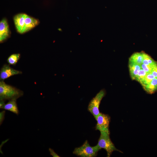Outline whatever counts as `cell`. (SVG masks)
<instances>
[{
	"mask_svg": "<svg viewBox=\"0 0 157 157\" xmlns=\"http://www.w3.org/2000/svg\"><path fill=\"white\" fill-rule=\"evenodd\" d=\"M24 92L20 89L6 84L4 81H0V101L17 100L22 97Z\"/></svg>",
	"mask_w": 157,
	"mask_h": 157,
	"instance_id": "6da1fadb",
	"label": "cell"
},
{
	"mask_svg": "<svg viewBox=\"0 0 157 157\" xmlns=\"http://www.w3.org/2000/svg\"><path fill=\"white\" fill-rule=\"evenodd\" d=\"M109 134L106 132H100V135L97 144L100 150L103 149L106 151L107 157H109L114 151H117L123 153L117 149L112 142Z\"/></svg>",
	"mask_w": 157,
	"mask_h": 157,
	"instance_id": "7a4b0ae2",
	"label": "cell"
},
{
	"mask_svg": "<svg viewBox=\"0 0 157 157\" xmlns=\"http://www.w3.org/2000/svg\"><path fill=\"white\" fill-rule=\"evenodd\" d=\"M99 150L100 149L97 145L91 146L88 141L86 140L81 146L75 148L73 153L81 157H94L97 156Z\"/></svg>",
	"mask_w": 157,
	"mask_h": 157,
	"instance_id": "3957f363",
	"label": "cell"
},
{
	"mask_svg": "<svg viewBox=\"0 0 157 157\" xmlns=\"http://www.w3.org/2000/svg\"><path fill=\"white\" fill-rule=\"evenodd\" d=\"M106 94L104 89L100 90L90 101L88 108V110L93 115L95 119L100 112L99 107L101 101Z\"/></svg>",
	"mask_w": 157,
	"mask_h": 157,
	"instance_id": "277c9868",
	"label": "cell"
},
{
	"mask_svg": "<svg viewBox=\"0 0 157 157\" xmlns=\"http://www.w3.org/2000/svg\"><path fill=\"white\" fill-rule=\"evenodd\" d=\"M97 123L95 129L100 132H104L110 134L109 124L110 121V116L107 114L100 113L96 119Z\"/></svg>",
	"mask_w": 157,
	"mask_h": 157,
	"instance_id": "5b68a950",
	"label": "cell"
},
{
	"mask_svg": "<svg viewBox=\"0 0 157 157\" xmlns=\"http://www.w3.org/2000/svg\"><path fill=\"white\" fill-rule=\"evenodd\" d=\"M9 64L4 65L1 68L0 71V81H4L13 76L21 74L22 71L15 69L10 67Z\"/></svg>",
	"mask_w": 157,
	"mask_h": 157,
	"instance_id": "8992f818",
	"label": "cell"
},
{
	"mask_svg": "<svg viewBox=\"0 0 157 157\" xmlns=\"http://www.w3.org/2000/svg\"><path fill=\"white\" fill-rule=\"evenodd\" d=\"M10 31L6 20L3 19L0 22V42L5 41L9 36Z\"/></svg>",
	"mask_w": 157,
	"mask_h": 157,
	"instance_id": "52a82bcc",
	"label": "cell"
},
{
	"mask_svg": "<svg viewBox=\"0 0 157 157\" xmlns=\"http://www.w3.org/2000/svg\"><path fill=\"white\" fill-rule=\"evenodd\" d=\"M24 25L22 33L27 32L38 25L39 21L33 17L26 15L24 22Z\"/></svg>",
	"mask_w": 157,
	"mask_h": 157,
	"instance_id": "ba28073f",
	"label": "cell"
},
{
	"mask_svg": "<svg viewBox=\"0 0 157 157\" xmlns=\"http://www.w3.org/2000/svg\"><path fill=\"white\" fill-rule=\"evenodd\" d=\"M26 14L20 13L15 15L13 18L16 29L19 33H22L24 25L25 19Z\"/></svg>",
	"mask_w": 157,
	"mask_h": 157,
	"instance_id": "9c48e42d",
	"label": "cell"
},
{
	"mask_svg": "<svg viewBox=\"0 0 157 157\" xmlns=\"http://www.w3.org/2000/svg\"><path fill=\"white\" fill-rule=\"evenodd\" d=\"M9 111L18 115L19 111L16 103V100H9L8 102L3 106L1 108Z\"/></svg>",
	"mask_w": 157,
	"mask_h": 157,
	"instance_id": "30bf717a",
	"label": "cell"
},
{
	"mask_svg": "<svg viewBox=\"0 0 157 157\" xmlns=\"http://www.w3.org/2000/svg\"><path fill=\"white\" fill-rule=\"evenodd\" d=\"M129 69L131 78L135 80L137 75L141 69L140 65L129 62Z\"/></svg>",
	"mask_w": 157,
	"mask_h": 157,
	"instance_id": "8fae6325",
	"label": "cell"
},
{
	"mask_svg": "<svg viewBox=\"0 0 157 157\" xmlns=\"http://www.w3.org/2000/svg\"><path fill=\"white\" fill-rule=\"evenodd\" d=\"M143 51L137 52L133 53L130 57L129 62L139 65L142 63Z\"/></svg>",
	"mask_w": 157,
	"mask_h": 157,
	"instance_id": "7c38bea8",
	"label": "cell"
},
{
	"mask_svg": "<svg viewBox=\"0 0 157 157\" xmlns=\"http://www.w3.org/2000/svg\"><path fill=\"white\" fill-rule=\"evenodd\" d=\"M146 92L152 94L157 90V78H154L148 84L143 87Z\"/></svg>",
	"mask_w": 157,
	"mask_h": 157,
	"instance_id": "4fadbf2b",
	"label": "cell"
},
{
	"mask_svg": "<svg viewBox=\"0 0 157 157\" xmlns=\"http://www.w3.org/2000/svg\"><path fill=\"white\" fill-rule=\"evenodd\" d=\"M142 63L150 66L151 68L157 63L149 55L143 52V60Z\"/></svg>",
	"mask_w": 157,
	"mask_h": 157,
	"instance_id": "5bb4252c",
	"label": "cell"
},
{
	"mask_svg": "<svg viewBox=\"0 0 157 157\" xmlns=\"http://www.w3.org/2000/svg\"><path fill=\"white\" fill-rule=\"evenodd\" d=\"M19 53H14L11 55L7 58V62L10 65H15L20 58Z\"/></svg>",
	"mask_w": 157,
	"mask_h": 157,
	"instance_id": "9a60e30c",
	"label": "cell"
},
{
	"mask_svg": "<svg viewBox=\"0 0 157 157\" xmlns=\"http://www.w3.org/2000/svg\"><path fill=\"white\" fill-rule=\"evenodd\" d=\"M147 74L145 71L141 68L137 75L135 80L138 81L141 84L143 81Z\"/></svg>",
	"mask_w": 157,
	"mask_h": 157,
	"instance_id": "2e32d148",
	"label": "cell"
},
{
	"mask_svg": "<svg viewBox=\"0 0 157 157\" xmlns=\"http://www.w3.org/2000/svg\"><path fill=\"white\" fill-rule=\"evenodd\" d=\"M155 77L151 73L147 74L143 82L141 83L143 87L149 84L154 78Z\"/></svg>",
	"mask_w": 157,
	"mask_h": 157,
	"instance_id": "e0dca14e",
	"label": "cell"
},
{
	"mask_svg": "<svg viewBox=\"0 0 157 157\" xmlns=\"http://www.w3.org/2000/svg\"><path fill=\"white\" fill-rule=\"evenodd\" d=\"M140 65L141 68L145 71L147 74L151 73L152 68L150 66L143 63L141 64Z\"/></svg>",
	"mask_w": 157,
	"mask_h": 157,
	"instance_id": "ac0fdd59",
	"label": "cell"
},
{
	"mask_svg": "<svg viewBox=\"0 0 157 157\" xmlns=\"http://www.w3.org/2000/svg\"><path fill=\"white\" fill-rule=\"evenodd\" d=\"M5 113V111H1L0 113V125L2 124L4 120Z\"/></svg>",
	"mask_w": 157,
	"mask_h": 157,
	"instance_id": "d6986e66",
	"label": "cell"
},
{
	"mask_svg": "<svg viewBox=\"0 0 157 157\" xmlns=\"http://www.w3.org/2000/svg\"><path fill=\"white\" fill-rule=\"evenodd\" d=\"M49 151L50 153V154L53 157H60L57 154H56L54 151L51 148L49 149Z\"/></svg>",
	"mask_w": 157,
	"mask_h": 157,
	"instance_id": "ffe728a7",
	"label": "cell"
},
{
	"mask_svg": "<svg viewBox=\"0 0 157 157\" xmlns=\"http://www.w3.org/2000/svg\"><path fill=\"white\" fill-rule=\"evenodd\" d=\"M152 69L153 70L156 72L157 75V64L152 67Z\"/></svg>",
	"mask_w": 157,
	"mask_h": 157,
	"instance_id": "44dd1931",
	"label": "cell"
}]
</instances>
